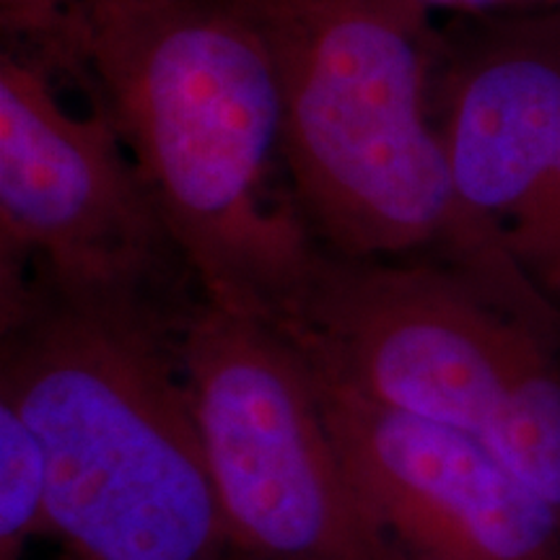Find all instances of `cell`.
Wrapping results in <instances>:
<instances>
[{
  "label": "cell",
  "instance_id": "cell-2",
  "mask_svg": "<svg viewBox=\"0 0 560 560\" xmlns=\"http://www.w3.org/2000/svg\"><path fill=\"white\" fill-rule=\"evenodd\" d=\"M268 45L314 240L348 262H433L548 330L560 312L459 195L433 115L439 39L400 0H234Z\"/></svg>",
  "mask_w": 560,
  "mask_h": 560
},
{
  "label": "cell",
  "instance_id": "cell-5",
  "mask_svg": "<svg viewBox=\"0 0 560 560\" xmlns=\"http://www.w3.org/2000/svg\"><path fill=\"white\" fill-rule=\"evenodd\" d=\"M177 355L231 548L255 560H395L289 335L198 301Z\"/></svg>",
  "mask_w": 560,
  "mask_h": 560
},
{
  "label": "cell",
  "instance_id": "cell-11",
  "mask_svg": "<svg viewBox=\"0 0 560 560\" xmlns=\"http://www.w3.org/2000/svg\"><path fill=\"white\" fill-rule=\"evenodd\" d=\"M112 0H0L5 45L24 47L45 62H55L70 26L81 13Z\"/></svg>",
  "mask_w": 560,
  "mask_h": 560
},
{
  "label": "cell",
  "instance_id": "cell-6",
  "mask_svg": "<svg viewBox=\"0 0 560 560\" xmlns=\"http://www.w3.org/2000/svg\"><path fill=\"white\" fill-rule=\"evenodd\" d=\"M283 332L322 376L363 400L478 439L532 342L558 338L441 265L330 255L304 312Z\"/></svg>",
  "mask_w": 560,
  "mask_h": 560
},
{
  "label": "cell",
  "instance_id": "cell-9",
  "mask_svg": "<svg viewBox=\"0 0 560 560\" xmlns=\"http://www.w3.org/2000/svg\"><path fill=\"white\" fill-rule=\"evenodd\" d=\"M556 335L532 342L493 423L488 450L560 520V355Z\"/></svg>",
  "mask_w": 560,
  "mask_h": 560
},
{
  "label": "cell",
  "instance_id": "cell-12",
  "mask_svg": "<svg viewBox=\"0 0 560 560\" xmlns=\"http://www.w3.org/2000/svg\"><path fill=\"white\" fill-rule=\"evenodd\" d=\"M408 9L433 19L436 13H457L472 19H509L560 9V0H400Z\"/></svg>",
  "mask_w": 560,
  "mask_h": 560
},
{
  "label": "cell",
  "instance_id": "cell-10",
  "mask_svg": "<svg viewBox=\"0 0 560 560\" xmlns=\"http://www.w3.org/2000/svg\"><path fill=\"white\" fill-rule=\"evenodd\" d=\"M47 462L24 418L0 402V560H19L24 545L50 532Z\"/></svg>",
  "mask_w": 560,
  "mask_h": 560
},
{
  "label": "cell",
  "instance_id": "cell-7",
  "mask_svg": "<svg viewBox=\"0 0 560 560\" xmlns=\"http://www.w3.org/2000/svg\"><path fill=\"white\" fill-rule=\"evenodd\" d=\"M433 115L459 195L560 312V9L439 42Z\"/></svg>",
  "mask_w": 560,
  "mask_h": 560
},
{
  "label": "cell",
  "instance_id": "cell-4",
  "mask_svg": "<svg viewBox=\"0 0 560 560\" xmlns=\"http://www.w3.org/2000/svg\"><path fill=\"white\" fill-rule=\"evenodd\" d=\"M55 70L24 47L0 52L3 322L39 299L138 306L182 322L202 299L109 117L70 112ZM198 289V285H195Z\"/></svg>",
  "mask_w": 560,
  "mask_h": 560
},
{
  "label": "cell",
  "instance_id": "cell-3",
  "mask_svg": "<svg viewBox=\"0 0 560 560\" xmlns=\"http://www.w3.org/2000/svg\"><path fill=\"white\" fill-rule=\"evenodd\" d=\"M182 322L55 299L3 322L0 402L39 441L50 532L75 560H219L231 548L179 369Z\"/></svg>",
  "mask_w": 560,
  "mask_h": 560
},
{
  "label": "cell",
  "instance_id": "cell-1",
  "mask_svg": "<svg viewBox=\"0 0 560 560\" xmlns=\"http://www.w3.org/2000/svg\"><path fill=\"white\" fill-rule=\"evenodd\" d=\"M52 68L120 132L198 296L293 325L327 252L293 190L276 66L247 13L234 0H112L81 13Z\"/></svg>",
  "mask_w": 560,
  "mask_h": 560
},
{
  "label": "cell",
  "instance_id": "cell-8",
  "mask_svg": "<svg viewBox=\"0 0 560 560\" xmlns=\"http://www.w3.org/2000/svg\"><path fill=\"white\" fill-rule=\"evenodd\" d=\"M312 374L392 558L560 560V520L486 441L363 400L314 366Z\"/></svg>",
  "mask_w": 560,
  "mask_h": 560
}]
</instances>
